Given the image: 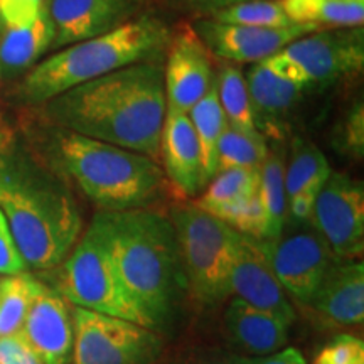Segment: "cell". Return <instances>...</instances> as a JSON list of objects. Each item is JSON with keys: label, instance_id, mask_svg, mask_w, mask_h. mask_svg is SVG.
<instances>
[{"label": "cell", "instance_id": "6", "mask_svg": "<svg viewBox=\"0 0 364 364\" xmlns=\"http://www.w3.org/2000/svg\"><path fill=\"white\" fill-rule=\"evenodd\" d=\"M169 218L176 230L188 294L206 307L220 306L231 297V270L240 233L194 204L172 208Z\"/></svg>", "mask_w": 364, "mask_h": 364}, {"label": "cell", "instance_id": "39", "mask_svg": "<svg viewBox=\"0 0 364 364\" xmlns=\"http://www.w3.org/2000/svg\"><path fill=\"white\" fill-rule=\"evenodd\" d=\"M176 2L181 4V6L193 9V11L215 14L228 6H233V4H238V2H245V0H176Z\"/></svg>", "mask_w": 364, "mask_h": 364}, {"label": "cell", "instance_id": "26", "mask_svg": "<svg viewBox=\"0 0 364 364\" xmlns=\"http://www.w3.org/2000/svg\"><path fill=\"white\" fill-rule=\"evenodd\" d=\"M258 184H260V167L258 169L235 167V169L220 171L208 182L204 193L199 196L194 206L209 215H215L221 209L253 198L258 193Z\"/></svg>", "mask_w": 364, "mask_h": 364}, {"label": "cell", "instance_id": "17", "mask_svg": "<svg viewBox=\"0 0 364 364\" xmlns=\"http://www.w3.org/2000/svg\"><path fill=\"white\" fill-rule=\"evenodd\" d=\"M162 171L172 191L182 198H194L206 188L201 147L188 113L167 107L159 142Z\"/></svg>", "mask_w": 364, "mask_h": 364}, {"label": "cell", "instance_id": "25", "mask_svg": "<svg viewBox=\"0 0 364 364\" xmlns=\"http://www.w3.org/2000/svg\"><path fill=\"white\" fill-rule=\"evenodd\" d=\"M260 199L267 218L265 240H277L284 233L287 223V194H285V159L280 150H268V156L260 167Z\"/></svg>", "mask_w": 364, "mask_h": 364}, {"label": "cell", "instance_id": "32", "mask_svg": "<svg viewBox=\"0 0 364 364\" xmlns=\"http://www.w3.org/2000/svg\"><path fill=\"white\" fill-rule=\"evenodd\" d=\"M314 364H364V341L353 334H339L317 353Z\"/></svg>", "mask_w": 364, "mask_h": 364}, {"label": "cell", "instance_id": "10", "mask_svg": "<svg viewBox=\"0 0 364 364\" xmlns=\"http://www.w3.org/2000/svg\"><path fill=\"white\" fill-rule=\"evenodd\" d=\"M306 76L309 86L332 85L361 73L364 66L363 27L321 29L282 49Z\"/></svg>", "mask_w": 364, "mask_h": 364}, {"label": "cell", "instance_id": "4", "mask_svg": "<svg viewBox=\"0 0 364 364\" xmlns=\"http://www.w3.org/2000/svg\"><path fill=\"white\" fill-rule=\"evenodd\" d=\"M169 27L144 14L110 33L65 46L27 73L16 95L29 105H44L58 95L135 63L156 59L171 41Z\"/></svg>", "mask_w": 364, "mask_h": 364}, {"label": "cell", "instance_id": "8", "mask_svg": "<svg viewBox=\"0 0 364 364\" xmlns=\"http://www.w3.org/2000/svg\"><path fill=\"white\" fill-rule=\"evenodd\" d=\"M70 364H156L164 353L157 331L120 317L73 307Z\"/></svg>", "mask_w": 364, "mask_h": 364}, {"label": "cell", "instance_id": "30", "mask_svg": "<svg viewBox=\"0 0 364 364\" xmlns=\"http://www.w3.org/2000/svg\"><path fill=\"white\" fill-rule=\"evenodd\" d=\"M213 19L223 24L250 27H287L295 24L287 17L280 0H245L215 12Z\"/></svg>", "mask_w": 364, "mask_h": 364}, {"label": "cell", "instance_id": "22", "mask_svg": "<svg viewBox=\"0 0 364 364\" xmlns=\"http://www.w3.org/2000/svg\"><path fill=\"white\" fill-rule=\"evenodd\" d=\"M54 27L48 11L29 24L4 29L0 38V66L7 70H24L34 65L53 46Z\"/></svg>", "mask_w": 364, "mask_h": 364}, {"label": "cell", "instance_id": "11", "mask_svg": "<svg viewBox=\"0 0 364 364\" xmlns=\"http://www.w3.org/2000/svg\"><path fill=\"white\" fill-rule=\"evenodd\" d=\"M265 243L280 285L295 304L304 307L338 257L316 228L282 233Z\"/></svg>", "mask_w": 364, "mask_h": 364}, {"label": "cell", "instance_id": "33", "mask_svg": "<svg viewBox=\"0 0 364 364\" xmlns=\"http://www.w3.org/2000/svg\"><path fill=\"white\" fill-rule=\"evenodd\" d=\"M250 356L223 346H191L181 349L169 364H248Z\"/></svg>", "mask_w": 364, "mask_h": 364}, {"label": "cell", "instance_id": "28", "mask_svg": "<svg viewBox=\"0 0 364 364\" xmlns=\"http://www.w3.org/2000/svg\"><path fill=\"white\" fill-rule=\"evenodd\" d=\"M268 156L265 135L228 125L218 144V172L225 169H258Z\"/></svg>", "mask_w": 364, "mask_h": 364}, {"label": "cell", "instance_id": "9", "mask_svg": "<svg viewBox=\"0 0 364 364\" xmlns=\"http://www.w3.org/2000/svg\"><path fill=\"white\" fill-rule=\"evenodd\" d=\"M311 223L343 260H358L364 250L363 182L331 172L314 203Z\"/></svg>", "mask_w": 364, "mask_h": 364}, {"label": "cell", "instance_id": "29", "mask_svg": "<svg viewBox=\"0 0 364 364\" xmlns=\"http://www.w3.org/2000/svg\"><path fill=\"white\" fill-rule=\"evenodd\" d=\"M216 93L228 124L236 129L257 130L247 81L240 68L221 66L216 75Z\"/></svg>", "mask_w": 364, "mask_h": 364}, {"label": "cell", "instance_id": "16", "mask_svg": "<svg viewBox=\"0 0 364 364\" xmlns=\"http://www.w3.org/2000/svg\"><path fill=\"white\" fill-rule=\"evenodd\" d=\"M302 309L318 324L351 327L364 321V265L363 260L336 258L317 290Z\"/></svg>", "mask_w": 364, "mask_h": 364}, {"label": "cell", "instance_id": "36", "mask_svg": "<svg viewBox=\"0 0 364 364\" xmlns=\"http://www.w3.org/2000/svg\"><path fill=\"white\" fill-rule=\"evenodd\" d=\"M0 364H44L21 332L0 336Z\"/></svg>", "mask_w": 364, "mask_h": 364}, {"label": "cell", "instance_id": "3", "mask_svg": "<svg viewBox=\"0 0 364 364\" xmlns=\"http://www.w3.org/2000/svg\"><path fill=\"white\" fill-rule=\"evenodd\" d=\"M0 211L27 267L65 262L83 233V218L65 182L24 156L0 157Z\"/></svg>", "mask_w": 364, "mask_h": 364}, {"label": "cell", "instance_id": "15", "mask_svg": "<svg viewBox=\"0 0 364 364\" xmlns=\"http://www.w3.org/2000/svg\"><path fill=\"white\" fill-rule=\"evenodd\" d=\"M139 0H46L54 48L81 43L134 19Z\"/></svg>", "mask_w": 364, "mask_h": 364}, {"label": "cell", "instance_id": "7", "mask_svg": "<svg viewBox=\"0 0 364 364\" xmlns=\"http://www.w3.org/2000/svg\"><path fill=\"white\" fill-rule=\"evenodd\" d=\"M59 284V294L75 307L125 318L156 331L147 314L125 289L93 220L63 262Z\"/></svg>", "mask_w": 364, "mask_h": 364}, {"label": "cell", "instance_id": "21", "mask_svg": "<svg viewBox=\"0 0 364 364\" xmlns=\"http://www.w3.org/2000/svg\"><path fill=\"white\" fill-rule=\"evenodd\" d=\"M245 81L252 100L257 130L260 134L272 132L273 136H282L279 118L294 108L307 86L282 78L267 66L265 61L252 65L245 75Z\"/></svg>", "mask_w": 364, "mask_h": 364}, {"label": "cell", "instance_id": "13", "mask_svg": "<svg viewBox=\"0 0 364 364\" xmlns=\"http://www.w3.org/2000/svg\"><path fill=\"white\" fill-rule=\"evenodd\" d=\"M231 297L270 312L289 326L297 317L289 295L273 272L265 240L240 235L238 252L231 270Z\"/></svg>", "mask_w": 364, "mask_h": 364}, {"label": "cell", "instance_id": "5", "mask_svg": "<svg viewBox=\"0 0 364 364\" xmlns=\"http://www.w3.org/2000/svg\"><path fill=\"white\" fill-rule=\"evenodd\" d=\"M59 167L100 211L154 208L171 186L156 159L59 129Z\"/></svg>", "mask_w": 364, "mask_h": 364}, {"label": "cell", "instance_id": "31", "mask_svg": "<svg viewBox=\"0 0 364 364\" xmlns=\"http://www.w3.org/2000/svg\"><path fill=\"white\" fill-rule=\"evenodd\" d=\"M218 220L226 223L228 226L233 228L240 235L250 236V238L265 240L267 233V218L263 211L258 194L247 201L235 204V206L225 208L213 215Z\"/></svg>", "mask_w": 364, "mask_h": 364}, {"label": "cell", "instance_id": "23", "mask_svg": "<svg viewBox=\"0 0 364 364\" xmlns=\"http://www.w3.org/2000/svg\"><path fill=\"white\" fill-rule=\"evenodd\" d=\"M188 117L198 135L199 147H201L204 179L208 182L218 172V144L221 135L228 129V120L223 112L220 100L216 93V78L213 81L208 93L188 112Z\"/></svg>", "mask_w": 364, "mask_h": 364}, {"label": "cell", "instance_id": "19", "mask_svg": "<svg viewBox=\"0 0 364 364\" xmlns=\"http://www.w3.org/2000/svg\"><path fill=\"white\" fill-rule=\"evenodd\" d=\"M289 324L270 312L233 297L225 311V331L236 353L250 358L280 351L289 341Z\"/></svg>", "mask_w": 364, "mask_h": 364}, {"label": "cell", "instance_id": "20", "mask_svg": "<svg viewBox=\"0 0 364 364\" xmlns=\"http://www.w3.org/2000/svg\"><path fill=\"white\" fill-rule=\"evenodd\" d=\"M331 166L321 149L304 139H294L285 166L287 211L294 223H311L314 203L331 176Z\"/></svg>", "mask_w": 364, "mask_h": 364}, {"label": "cell", "instance_id": "37", "mask_svg": "<svg viewBox=\"0 0 364 364\" xmlns=\"http://www.w3.org/2000/svg\"><path fill=\"white\" fill-rule=\"evenodd\" d=\"M343 145L348 154L354 157H363L364 150V110L359 103L348 113L343 129Z\"/></svg>", "mask_w": 364, "mask_h": 364}, {"label": "cell", "instance_id": "27", "mask_svg": "<svg viewBox=\"0 0 364 364\" xmlns=\"http://www.w3.org/2000/svg\"><path fill=\"white\" fill-rule=\"evenodd\" d=\"M41 287L43 284L26 272L0 280V336L21 332Z\"/></svg>", "mask_w": 364, "mask_h": 364}, {"label": "cell", "instance_id": "1", "mask_svg": "<svg viewBox=\"0 0 364 364\" xmlns=\"http://www.w3.org/2000/svg\"><path fill=\"white\" fill-rule=\"evenodd\" d=\"M44 107L59 129L159 159L167 103L164 70L156 59L86 81Z\"/></svg>", "mask_w": 364, "mask_h": 364}, {"label": "cell", "instance_id": "12", "mask_svg": "<svg viewBox=\"0 0 364 364\" xmlns=\"http://www.w3.org/2000/svg\"><path fill=\"white\" fill-rule=\"evenodd\" d=\"M321 29L324 27L297 22L287 27H250L223 24L215 19L198 21L194 26L196 34L209 53L236 65L260 63L282 51L295 39Z\"/></svg>", "mask_w": 364, "mask_h": 364}, {"label": "cell", "instance_id": "38", "mask_svg": "<svg viewBox=\"0 0 364 364\" xmlns=\"http://www.w3.org/2000/svg\"><path fill=\"white\" fill-rule=\"evenodd\" d=\"M248 364H309L306 358L300 354L299 349L295 348H285L280 351L268 354V356H258L250 358Z\"/></svg>", "mask_w": 364, "mask_h": 364}, {"label": "cell", "instance_id": "14", "mask_svg": "<svg viewBox=\"0 0 364 364\" xmlns=\"http://www.w3.org/2000/svg\"><path fill=\"white\" fill-rule=\"evenodd\" d=\"M215 78L208 48L196 34L194 27L177 29L167 44L164 70L167 107L188 113L208 93Z\"/></svg>", "mask_w": 364, "mask_h": 364}, {"label": "cell", "instance_id": "18", "mask_svg": "<svg viewBox=\"0 0 364 364\" xmlns=\"http://www.w3.org/2000/svg\"><path fill=\"white\" fill-rule=\"evenodd\" d=\"M21 334L44 364H70L75 339L70 302L43 285L27 312Z\"/></svg>", "mask_w": 364, "mask_h": 364}, {"label": "cell", "instance_id": "2", "mask_svg": "<svg viewBox=\"0 0 364 364\" xmlns=\"http://www.w3.org/2000/svg\"><path fill=\"white\" fill-rule=\"evenodd\" d=\"M125 289L157 332L167 331L188 294L169 215L156 208L98 211L93 216Z\"/></svg>", "mask_w": 364, "mask_h": 364}, {"label": "cell", "instance_id": "24", "mask_svg": "<svg viewBox=\"0 0 364 364\" xmlns=\"http://www.w3.org/2000/svg\"><path fill=\"white\" fill-rule=\"evenodd\" d=\"M292 22L318 27H363L364 0H280Z\"/></svg>", "mask_w": 364, "mask_h": 364}, {"label": "cell", "instance_id": "34", "mask_svg": "<svg viewBox=\"0 0 364 364\" xmlns=\"http://www.w3.org/2000/svg\"><path fill=\"white\" fill-rule=\"evenodd\" d=\"M46 9V0H0V26L4 29L33 22Z\"/></svg>", "mask_w": 364, "mask_h": 364}, {"label": "cell", "instance_id": "35", "mask_svg": "<svg viewBox=\"0 0 364 364\" xmlns=\"http://www.w3.org/2000/svg\"><path fill=\"white\" fill-rule=\"evenodd\" d=\"M26 262L17 248L11 228L0 211V275H16V273L26 272Z\"/></svg>", "mask_w": 364, "mask_h": 364}]
</instances>
